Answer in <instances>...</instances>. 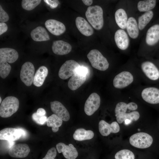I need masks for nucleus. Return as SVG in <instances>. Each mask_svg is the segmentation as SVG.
I'll use <instances>...</instances> for the list:
<instances>
[{
    "instance_id": "obj_1",
    "label": "nucleus",
    "mask_w": 159,
    "mask_h": 159,
    "mask_svg": "<svg viewBox=\"0 0 159 159\" xmlns=\"http://www.w3.org/2000/svg\"><path fill=\"white\" fill-rule=\"evenodd\" d=\"M86 17L89 22L95 29H101L104 24L103 11L98 5L88 7L85 12Z\"/></svg>"
},
{
    "instance_id": "obj_2",
    "label": "nucleus",
    "mask_w": 159,
    "mask_h": 159,
    "mask_svg": "<svg viewBox=\"0 0 159 159\" xmlns=\"http://www.w3.org/2000/svg\"><path fill=\"white\" fill-rule=\"evenodd\" d=\"M19 101L16 97L10 96L5 98L0 106V116L4 118L8 117L18 110Z\"/></svg>"
},
{
    "instance_id": "obj_3",
    "label": "nucleus",
    "mask_w": 159,
    "mask_h": 159,
    "mask_svg": "<svg viewBox=\"0 0 159 159\" xmlns=\"http://www.w3.org/2000/svg\"><path fill=\"white\" fill-rule=\"evenodd\" d=\"M92 66L99 70L104 71L109 67V64L107 59L98 50H91L87 55Z\"/></svg>"
},
{
    "instance_id": "obj_4",
    "label": "nucleus",
    "mask_w": 159,
    "mask_h": 159,
    "mask_svg": "<svg viewBox=\"0 0 159 159\" xmlns=\"http://www.w3.org/2000/svg\"><path fill=\"white\" fill-rule=\"evenodd\" d=\"M88 70L85 67L80 66L76 70L68 83L69 88L75 90L80 87L86 81Z\"/></svg>"
},
{
    "instance_id": "obj_5",
    "label": "nucleus",
    "mask_w": 159,
    "mask_h": 159,
    "mask_svg": "<svg viewBox=\"0 0 159 159\" xmlns=\"http://www.w3.org/2000/svg\"><path fill=\"white\" fill-rule=\"evenodd\" d=\"M129 142L131 145L135 147L144 149L151 146L153 142V138L147 133L139 132L131 136Z\"/></svg>"
},
{
    "instance_id": "obj_6",
    "label": "nucleus",
    "mask_w": 159,
    "mask_h": 159,
    "mask_svg": "<svg viewBox=\"0 0 159 159\" xmlns=\"http://www.w3.org/2000/svg\"><path fill=\"white\" fill-rule=\"evenodd\" d=\"M35 69L31 62H27L22 66L20 72V78L27 86H31L33 82Z\"/></svg>"
},
{
    "instance_id": "obj_7",
    "label": "nucleus",
    "mask_w": 159,
    "mask_h": 159,
    "mask_svg": "<svg viewBox=\"0 0 159 159\" xmlns=\"http://www.w3.org/2000/svg\"><path fill=\"white\" fill-rule=\"evenodd\" d=\"M78 63L73 60H67L61 66L58 72L59 77L66 80L72 77L80 67Z\"/></svg>"
},
{
    "instance_id": "obj_8",
    "label": "nucleus",
    "mask_w": 159,
    "mask_h": 159,
    "mask_svg": "<svg viewBox=\"0 0 159 159\" xmlns=\"http://www.w3.org/2000/svg\"><path fill=\"white\" fill-rule=\"evenodd\" d=\"M24 131L21 129L12 127L4 128L0 131V139L13 141L19 139L25 135Z\"/></svg>"
},
{
    "instance_id": "obj_9",
    "label": "nucleus",
    "mask_w": 159,
    "mask_h": 159,
    "mask_svg": "<svg viewBox=\"0 0 159 159\" xmlns=\"http://www.w3.org/2000/svg\"><path fill=\"white\" fill-rule=\"evenodd\" d=\"M100 104V98L96 93L91 94L86 100L84 106V111L86 115L91 116L99 108Z\"/></svg>"
},
{
    "instance_id": "obj_10",
    "label": "nucleus",
    "mask_w": 159,
    "mask_h": 159,
    "mask_svg": "<svg viewBox=\"0 0 159 159\" xmlns=\"http://www.w3.org/2000/svg\"><path fill=\"white\" fill-rule=\"evenodd\" d=\"M133 81V76L130 72L123 71L115 76L113 79V83L115 87L122 88L130 85Z\"/></svg>"
},
{
    "instance_id": "obj_11",
    "label": "nucleus",
    "mask_w": 159,
    "mask_h": 159,
    "mask_svg": "<svg viewBox=\"0 0 159 159\" xmlns=\"http://www.w3.org/2000/svg\"><path fill=\"white\" fill-rule=\"evenodd\" d=\"M52 111L62 120L68 121L70 119L69 113L64 106L60 102L54 101L50 103Z\"/></svg>"
},
{
    "instance_id": "obj_12",
    "label": "nucleus",
    "mask_w": 159,
    "mask_h": 159,
    "mask_svg": "<svg viewBox=\"0 0 159 159\" xmlns=\"http://www.w3.org/2000/svg\"><path fill=\"white\" fill-rule=\"evenodd\" d=\"M56 149L59 153H62L64 157L67 159H75L78 155L76 149L72 144L67 145L60 143L56 145Z\"/></svg>"
},
{
    "instance_id": "obj_13",
    "label": "nucleus",
    "mask_w": 159,
    "mask_h": 159,
    "mask_svg": "<svg viewBox=\"0 0 159 159\" xmlns=\"http://www.w3.org/2000/svg\"><path fill=\"white\" fill-rule=\"evenodd\" d=\"M30 151V148L27 144L19 143L11 147L9 150L8 153L12 157L22 158L26 157Z\"/></svg>"
},
{
    "instance_id": "obj_14",
    "label": "nucleus",
    "mask_w": 159,
    "mask_h": 159,
    "mask_svg": "<svg viewBox=\"0 0 159 159\" xmlns=\"http://www.w3.org/2000/svg\"><path fill=\"white\" fill-rule=\"evenodd\" d=\"M143 99L146 102L151 104L159 103V89L154 87L144 89L141 93Z\"/></svg>"
},
{
    "instance_id": "obj_15",
    "label": "nucleus",
    "mask_w": 159,
    "mask_h": 159,
    "mask_svg": "<svg viewBox=\"0 0 159 159\" xmlns=\"http://www.w3.org/2000/svg\"><path fill=\"white\" fill-rule=\"evenodd\" d=\"M45 25L51 33L56 36L62 34L66 30L65 26L62 23L54 19L47 20L45 22Z\"/></svg>"
},
{
    "instance_id": "obj_16",
    "label": "nucleus",
    "mask_w": 159,
    "mask_h": 159,
    "mask_svg": "<svg viewBox=\"0 0 159 159\" xmlns=\"http://www.w3.org/2000/svg\"><path fill=\"white\" fill-rule=\"evenodd\" d=\"M99 130L101 135L107 136L111 133H116L120 130V127L118 123L113 122L109 124L105 120H102L99 123Z\"/></svg>"
},
{
    "instance_id": "obj_17",
    "label": "nucleus",
    "mask_w": 159,
    "mask_h": 159,
    "mask_svg": "<svg viewBox=\"0 0 159 159\" xmlns=\"http://www.w3.org/2000/svg\"><path fill=\"white\" fill-rule=\"evenodd\" d=\"M141 67L143 72L150 79L155 80L159 78V70L152 62H144L141 64Z\"/></svg>"
},
{
    "instance_id": "obj_18",
    "label": "nucleus",
    "mask_w": 159,
    "mask_h": 159,
    "mask_svg": "<svg viewBox=\"0 0 159 159\" xmlns=\"http://www.w3.org/2000/svg\"><path fill=\"white\" fill-rule=\"evenodd\" d=\"M114 39L116 44L119 49L125 50L128 48L129 39L127 34L124 30H117L115 33Z\"/></svg>"
},
{
    "instance_id": "obj_19",
    "label": "nucleus",
    "mask_w": 159,
    "mask_h": 159,
    "mask_svg": "<svg viewBox=\"0 0 159 159\" xmlns=\"http://www.w3.org/2000/svg\"><path fill=\"white\" fill-rule=\"evenodd\" d=\"M72 49V46L69 43L61 40L54 41L52 46L53 52L59 55L67 54L71 52Z\"/></svg>"
},
{
    "instance_id": "obj_20",
    "label": "nucleus",
    "mask_w": 159,
    "mask_h": 159,
    "mask_svg": "<svg viewBox=\"0 0 159 159\" xmlns=\"http://www.w3.org/2000/svg\"><path fill=\"white\" fill-rule=\"evenodd\" d=\"M75 24L77 28L83 35L88 37L93 34L94 30L93 28L83 17H77L75 20Z\"/></svg>"
},
{
    "instance_id": "obj_21",
    "label": "nucleus",
    "mask_w": 159,
    "mask_h": 159,
    "mask_svg": "<svg viewBox=\"0 0 159 159\" xmlns=\"http://www.w3.org/2000/svg\"><path fill=\"white\" fill-rule=\"evenodd\" d=\"M146 42L149 46L156 44L159 41V24L154 25L148 30L146 37Z\"/></svg>"
},
{
    "instance_id": "obj_22",
    "label": "nucleus",
    "mask_w": 159,
    "mask_h": 159,
    "mask_svg": "<svg viewBox=\"0 0 159 159\" xmlns=\"http://www.w3.org/2000/svg\"><path fill=\"white\" fill-rule=\"evenodd\" d=\"M19 54L15 49L9 48L0 49V59H2L7 62L12 63L18 59Z\"/></svg>"
},
{
    "instance_id": "obj_23",
    "label": "nucleus",
    "mask_w": 159,
    "mask_h": 159,
    "mask_svg": "<svg viewBox=\"0 0 159 159\" xmlns=\"http://www.w3.org/2000/svg\"><path fill=\"white\" fill-rule=\"evenodd\" d=\"M31 38L34 41L41 42L50 40V37L46 29L39 26L33 29L31 32Z\"/></svg>"
},
{
    "instance_id": "obj_24",
    "label": "nucleus",
    "mask_w": 159,
    "mask_h": 159,
    "mask_svg": "<svg viewBox=\"0 0 159 159\" xmlns=\"http://www.w3.org/2000/svg\"><path fill=\"white\" fill-rule=\"evenodd\" d=\"M47 68L44 66L39 67L34 75L33 83L37 87L42 85L48 74Z\"/></svg>"
},
{
    "instance_id": "obj_25",
    "label": "nucleus",
    "mask_w": 159,
    "mask_h": 159,
    "mask_svg": "<svg viewBox=\"0 0 159 159\" xmlns=\"http://www.w3.org/2000/svg\"><path fill=\"white\" fill-rule=\"evenodd\" d=\"M126 28L127 33L131 38L135 39L138 37L139 34L138 25L134 17H131L128 19Z\"/></svg>"
},
{
    "instance_id": "obj_26",
    "label": "nucleus",
    "mask_w": 159,
    "mask_h": 159,
    "mask_svg": "<svg viewBox=\"0 0 159 159\" xmlns=\"http://www.w3.org/2000/svg\"><path fill=\"white\" fill-rule=\"evenodd\" d=\"M94 136L93 132L91 130H86L82 128L77 129L73 135V138L76 140L81 141L90 140Z\"/></svg>"
},
{
    "instance_id": "obj_27",
    "label": "nucleus",
    "mask_w": 159,
    "mask_h": 159,
    "mask_svg": "<svg viewBox=\"0 0 159 159\" xmlns=\"http://www.w3.org/2000/svg\"><path fill=\"white\" fill-rule=\"evenodd\" d=\"M115 19L118 26L122 29L126 28L127 16L125 10L122 9H117L115 13Z\"/></svg>"
},
{
    "instance_id": "obj_28",
    "label": "nucleus",
    "mask_w": 159,
    "mask_h": 159,
    "mask_svg": "<svg viewBox=\"0 0 159 159\" xmlns=\"http://www.w3.org/2000/svg\"><path fill=\"white\" fill-rule=\"evenodd\" d=\"M47 125L51 127L52 131L54 132H57L62 123V120L55 114L52 115L47 118Z\"/></svg>"
},
{
    "instance_id": "obj_29",
    "label": "nucleus",
    "mask_w": 159,
    "mask_h": 159,
    "mask_svg": "<svg viewBox=\"0 0 159 159\" xmlns=\"http://www.w3.org/2000/svg\"><path fill=\"white\" fill-rule=\"evenodd\" d=\"M153 13L152 11H150L145 12L139 17L138 18V26L140 30L143 29L150 22L153 17Z\"/></svg>"
},
{
    "instance_id": "obj_30",
    "label": "nucleus",
    "mask_w": 159,
    "mask_h": 159,
    "mask_svg": "<svg viewBox=\"0 0 159 159\" xmlns=\"http://www.w3.org/2000/svg\"><path fill=\"white\" fill-rule=\"evenodd\" d=\"M156 4V1L155 0L140 1L138 3L137 8L140 12H147L153 9Z\"/></svg>"
},
{
    "instance_id": "obj_31",
    "label": "nucleus",
    "mask_w": 159,
    "mask_h": 159,
    "mask_svg": "<svg viewBox=\"0 0 159 159\" xmlns=\"http://www.w3.org/2000/svg\"><path fill=\"white\" fill-rule=\"evenodd\" d=\"M140 114L138 112L136 111L125 113L116 116L117 122L119 123H122L123 121L127 119H128L132 121H136L140 117Z\"/></svg>"
},
{
    "instance_id": "obj_32",
    "label": "nucleus",
    "mask_w": 159,
    "mask_h": 159,
    "mask_svg": "<svg viewBox=\"0 0 159 159\" xmlns=\"http://www.w3.org/2000/svg\"><path fill=\"white\" fill-rule=\"evenodd\" d=\"M11 66L6 61L0 59V76L3 79L5 78L9 74Z\"/></svg>"
},
{
    "instance_id": "obj_33",
    "label": "nucleus",
    "mask_w": 159,
    "mask_h": 159,
    "mask_svg": "<svg viewBox=\"0 0 159 159\" xmlns=\"http://www.w3.org/2000/svg\"><path fill=\"white\" fill-rule=\"evenodd\" d=\"M115 158V159H135V155L131 151L123 149L117 152Z\"/></svg>"
},
{
    "instance_id": "obj_34",
    "label": "nucleus",
    "mask_w": 159,
    "mask_h": 159,
    "mask_svg": "<svg viewBox=\"0 0 159 159\" xmlns=\"http://www.w3.org/2000/svg\"><path fill=\"white\" fill-rule=\"evenodd\" d=\"M41 1V0H23L21 1V6L25 10L30 11L34 9Z\"/></svg>"
},
{
    "instance_id": "obj_35",
    "label": "nucleus",
    "mask_w": 159,
    "mask_h": 159,
    "mask_svg": "<svg viewBox=\"0 0 159 159\" xmlns=\"http://www.w3.org/2000/svg\"><path fill=\"white\" fill-rule=\"evenodd\" d=\"M127 109V104L126 103L122 102L118 103L115 110V116L126 113Z\"/></svg>"
},
{
    "instance_id": "obj_36",
    "label": "nucleus",
    "mask_w": 159,
    "mask_h": 159,
    "mask_svg": "<svg viewBox=\"0 0 159 159\" xmlns=\"http://www.w3.org/2000/svg\"><path fill=\"white\" fill-rule=\"evenodd\" d=\"M33 120L37 123L42 125L46 122L47 118L45 116H40L38 115L36 112L34 113L32 115Z\"/></svg>"
},
{
    "instance_id": "obj_37",
    "label": "nucleus",
    "mask_w": 159,
    "mask_h": 159,
    "mask_svg": "<svg viewBox=\"0 0 159 159\" xmlns=\"http://www.w3.org/2000/svg\"><path fill=\"white\" fill-rule=\"evenodd\" d=\"M56 155V149L54 147H52L48 150L45 156L42 159H55Z\"/></svg>"
},
{
    "instance_id": "obj_38",
    "label": "nucleus",
    "mask_w": 159,
    "mask_h": 159,
    "mask_svg": "<svg viewBox=\"0 0 159 159\" xmlns=\"http://www.w3.org/2000/svg\"><path fill=\"white\" fill-rule=\"evenodd\" d=\"M9 17L7 13L2 8L0 5V21L1 22H5L9 20Z\"/></svg>"
},
{
    "instance_id": "obj_39",
    "label": "nucleus",
    "mask_w": 159,
    "mask_h": 159,
    "mask_svg": "<svg viewBox=\"0 0 159 159\" xmlns=\"http://www.w3.org/2000/svg\"><path fill=\"white\" fill-rule=\"evenodd\" d=\"M44 1L49 5L52 9L56 8L59 4V2L58 0H44Z\"/></svg>"
},
{
    "instance_id": "obj_40",
    "label": "nucleus",
    "mask_w": 159,
    "mask_h": 159,
    "mask_svg": "<svg viewBox=\"0 0 159 159\" xmlns=\"http://www.w3.org/2000/svg\"><path fill=\"white\" fill-rule=\"evenodd\" d=\"M8 29L6 24L4 22L0 23V35L6 32Z\"/></svg>"
},
{
    "instance_id": "obj_41",
    "label": "nucleus",
    "mask_w": 159,
    "mask_h": 159,
    "mask_svg": "<svg viewBox=\"0 0 159 159\" xmlns=\"http://www.w3.org/2000/svg\"><path fill=\"white\" fill-rule=\"evenodd\" d=\"M127 109L130 110H134L138 108L137 105L134 102H130L127 104Z\"/></svg>"
},
{
    "instance_id": "obj_42",
    "label": "nucleus",
    "mask_w": 159,
    "mask_h": 159,
    "mask_svg": "<svg viewBox=\"0 0 159 159\" xmlns=\"http://www.w3.org/2000/svg\"><path fill=\"white\" fill-rule=\"evenodd\" d=\"M37 114L40 116H44L46 114V112L45 110L43 108H39L36 112Z\"/></svg>"
},
{
    "instance_id": "obj_43",
    "label": "nucleus",
    "mask_w": 159,
    "mask_h": 159,
    "mask_svg": "<svg viewBox=\"0 0 159 159\" xmlns=\"http://www.w3.org/2000/svg\"><path fill=\"white\" fill-rule=\"evenodd\" d=\"M82 1L85 5L88 6H90L93 3L92 0H82Z\"/></svg>"
},
{
    "instance_id": "obj_44",
    "label": "nucleus",
    "mask_w": 159,
    "mask_h": 159,
    "mask_svg": "<svg viewBox=\"0 0 159 159\" xmlns=\"http://www.w3.org/2000/svg\"><path fill=\"white\" fill-rule=\"evenodd\" d=\"M125 123L126 125H128L130 124L132 122V121L128 119L125 120Z\"/></svg>"
},
{
    "instance_id": "obj_45",
    "label": "nucleus",
    "mask_w": 159,
    "mask_h": 159,
    "mask_svg": "<svg viewBox=\"0 0 159 159\" xmlns=\"http://www.w3.org/2000/svg\"><path fill=\"white\" fill-rule=\"evenodd\" d=\"M1 97H0V103H1Z\"/></svg>"
}]
</instances>
